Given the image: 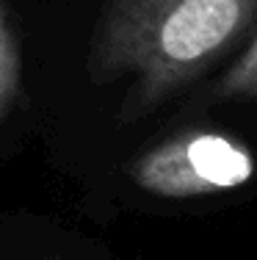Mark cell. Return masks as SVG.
Segmentation results:
<instances>
[{"label": "cell", "mask_w": 257, "mask_h": 260, "mask_svg": "<svg viewBox=\"0 0 257 260\" xmlns=\"http://www.w3.org/2000/svg\"><path fill=\"white\" fill-rule=\"evenodd\" d=\"M252 177V152L241 141L213 130H182L138 155L130 166V180L163 200L213 197Z\"/></svg>", "instance_id": "cell-2"}, {"label": "cell", "mask_w": 257, "mask_h": 260, "mask_svg": "<svg viewBox=\"0 0 257 260\" xmlns=\"http://www.w3.org/2000/svg\"><path fill=\"white\" fill-rule=\"evenodd\" d=\"M17 83H20V58H17V45L9 20L0 6V116L6 114L11 97L17 94Z\"/></svg>", "instance_id": "cell-3"}, {"label": "cell", "mask_w": 257, "mask_h": 260, "mask_svg": "<svg viewBox=\"0 0 257 260\" xmlns=\"http://www.w3.org/2000/svg\"><path fill=\"white\" fill-rule=\"evenodd\" d=\"M222 94H257V36L222 80Z\"/></svg>", "instance_id": "cell-4"}, {"label": "cell", "mask_w": 257, "mask_h": 260, "mask_svg": "<svg viewBox=\"0 0 257 260\" xmlns=\"http://www.w3.org/2000/svg\"><path fill=\"white\" fill-rule=\"evenodd\" d=\"M257 20V0H108L94 70L136 78L146 111L227 53Z\"/></svg>", "instance_id": "cell-1"}]
</instances>
